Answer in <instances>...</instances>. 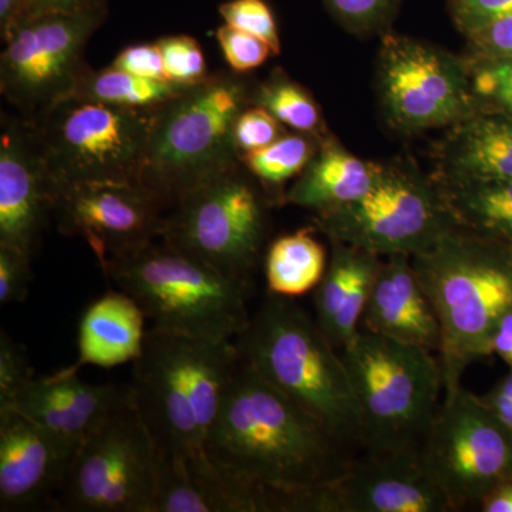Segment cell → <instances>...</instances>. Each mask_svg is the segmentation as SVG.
<instances>
[{
    "label": "cell",
    "mask_w": 512,
    "mask_h": 512,
    "mask_svg": "<svg viewBox=\"0 0 512 512\" xmlns=\"http://www.w3.org/2000/svg\"><path fill=\"white\" fill-rule=\"evenodd\" d=\"M328 269L316 288V323L336 349L342 350L362 330L363 313L382 268V256L330 241Z\"/></svg>",
    "instance_id": "21"
},
{
    "label": "cell",
    "mask_w": 512,
    "mask_h": 512,
    "mask_svg": "<svg viewBox=\"0 0 512 512\" xmlns=\"http://www.w3.org/2000/svg\"><path fill=\"white\" fill-rule=\"evenodd\" d=\"M187 89L168 80L146 79L123 72L114 66L101 70H93L89 66L69 97L99 101L123 109L156 110Z\"/></svg>",
    "instance_id": "27"
},
{
    "label": "cell",
    "mask_w": 512,
    "mask_h": 512,
    "mask_svg": "<svg viewBox=\"0 0 512 512\" xmlns=\"http://www.w3.org/2000/svg\"><path fill=\"white\" fill-rule=\"evenodd\" d=\"M340 353L362 413L367 450L421 447L444 394L436 353L363 329Z\"/></svg>",
    "instance_id": "7"
},
{
    "label": "cell",
    "mask_w": 512,
    "mask_h": 512,
    "mask_svg": "<svg viewBox=\"0 0 512 512\" xmlns=\"http://www.w3.org/2000/svg\"><path fill=\"white\" fill-rule=\"evenodd\" d=\"M480 399L512 431V370L501 377L490 392L480 394Z\"/></svg>",
    "instance_id": "41"
},
{
    "label": "cell",
    "mask_w": 512,
    "mask_h": 512,
    "mask_svg": "<svg viewBox=\"0 0 512 512\" xmlns=\"http://www.w3.org/2000/svg\"><path fill=\"white\" fill-rule=\"evenodd\" d=\"M342 447L239 357L207 441L217 466L271 494L282 512H315L320 488L349 464Z\"/></svg>",
    "instance_id": "1"
},
{
    "label": "cell",
    "mask_w": 512,
    "mask_h": 512,
    "mask_svg": "<svg viewBox=\"0 0 512 512\" xmlns=\"http://www.w3.org/2000/svg\"><path fill=\"white\" fill-rule=\"evenodd\" d=\"M165 212L140 183H90L57 192L53 218L63 235L83 238L103 266L160 239Z\"/></svg>",
    "instance_id": "16"
},
{
    "label": "cell",
    "mask_w": 512,
    "mask_h": 512,
    "mask_svg": "<svg viewBox=\"0 0 512 512\" xmlns=\"http://www.w3.org/2000/svg\"><path fill=\"white\" fill-rule=\"evenodd\" d=\"M163 56L165 80L177 86H197L208 79L207 62L200 43L192 36H164L157 40Z\"/></svg>",
    "instance_id": "32"
},
{
    "label": "cell",
    "mask_w": 512,
    "mask_h": 512,
    "mask_svg": "<svg viewBox=\"0 0 512 512\" xmlns=\"http://www.w3.org/2000/svg\"><path fill=\"white\" fill-rule=\"evenodd\" d=\"M376 90L384 121L400 134L448 128L477 110L466 59L393 32L382 35Z\"/></svg>",
    "instance_id": "12"
},
{
    "label": "cell",
    "mask_w": 512,
    "mask_h": 512,
    "mask_svg": "<svg viewBox=\"0 0 512 512\" xmlns=\"http://www.w3.org/2000/svg\"><path fill=\"white\" fill-rule=\"evenodd\" d=\"M437 183L460 227L512 247V178Z\"/></svg>",
    "instance_id": "26"
},
{
    "label": "cell",
    "mask_w": 512,
    "mask_h": 512,
    "mask_svg": "<svg viewBox=\"0 0 512 512\" xmlns=\"http://www.w3.org/2000/svg\"><path fill=\"white\" fill-rule=\"evenodd\" d=\"M288 131L268 110L259 106H248L239 114L234 127V143L239 157L251 151L261 150Z\"/></svg>",
    "instance_id": "35"
},
{
    "label": "cell",
    "mask_w": 512,
    "mask_h": 512,
    "mask_svg": "<svg viewBox=\"0 0 512 512\" xmlns=\"http://www.w3.org/2000/svg\"><path fill=\"white\" fill-rule=\"evenodd\" d=\"M329 15L356 36L390 32L402 0H322Z\"/></svg>",
    "instance_id": "30"
},
{
    "label": "cell",
    "mask_w": 512,
    "mask_h": 512,
    "mask_svg": "<svg viewBox=\"0 0 512 512\" xmlns=\"http://www.w3.org/2000/svg\"><path fill=\"white\" fill-rule=\"evenodd\" d=\"M451 19L464 36L512 15V0H447Z\"/></svg>",
    "instance_id": "37"
},
{
    "label": "cell",
    "mask_w": 512,
    "mask_h": 512,
    "mask_svg": "<svg viewBox=\"0 0 512 512\" xmlns=\"http://www.w3.org/2000/svg\"><path fill=\"white\" fill-rule=\"evenodd\" d=\"M328 264L326 249L311 229L282 235L266 251V288L271 295L299 298L316 291Z\"/></svg>",
    "instance_id": "25"
},
{
    "label": "cell",
    "mask_w": 512,
    "mask_h": 512,
    "mask_svg": "<svg viewBox=\"0 0 512 512\" xmlns=\"http://www.w3.org/2000/svg\"><path fill=\"white\" fill-rule=\"evenodd\" d=\"M239 363L234 340L214 342L148 330L134 362L131 402L161 457L207 453L229 380Z\"/></svg>",
    "instance_id": "3"
},
{
    "label": "cell",
    "mask_w": 512,
    "mask_h": 512,
    "mask_svg": "<svg viewBox=\"0 0 512 512\" xmlns=\"http://www.w3.org/2000/svg\"><path fill=\"white\" fill-rule=\"evenodd\" d=\"M76 451L28 417L0 410V511H18L59 490Z\"/></svg>",
    "instance_id": "19"
},
{
    "label": "cell",
    "mask_w": 512,
    "mask_h": 512,
    "mask_svg": "<svg viewBox=\"0 0 512 512\" xmlns=\"http://www.w3.org/2000/svg\"><path fill=\"white\" fill-rule=\"evenodd\" d=\"M478 508L483 512H512V476L495 485Z\"/></svg>",
    "instance_id": "45"
},
{
    "label": "cell",
    "mask_w": 512,
    "mask_h": 512,
    "mask_svg": "<svg viewBox=\"0 0 512 512\" xmlns=\"http://www.w3.org/2000/svg\"><path fill=\"white\" fill-rule=\"evenodd\" d=\"M421 450L456 508L478 507L512 476V431L464 387L444 397Z\"/></svg>",
    "instance_id": "14"
},
{
    "label": "cell",
    "mask_w": 512,
    "mask_h": 512,
    "mask_svg": "<svg viewBox=\"0 0 512 512\" xmlns=\"http://www.w3.org/2000/svg\"><path fill=\"white\" fill-rule=\"evenodd\" d=\"M111 66L146 79L165 80L163 56L157 42L124 47Z\"/></svg>",
    "instance_id": "40"
},
{
    "label": "cell",
    "mask_w": 512,
    "mask_h": 512,
    "mask_svg": "<svg viewBox=\"0 0 512 512\" xmlns=\"http://www.w3.org/2000/svg\"><path fill=\"white\" fill-rule=\"evenodd\" d=\"M234 342L247 365L342 446L363 443L362 413L342 353L298 305L269 296Z\"/></svg>",
    "instance_id": "4"
},
{
    "label": "cell",
    "mask_w": 512,
    "mask_h": 512,
    "mask_svg": "<svg viewBox=\"0 0 512 512\" xmlns=\"http://www.w3.org/2000/svg\"><path fill=\"white\" fill-rule=\"evenodd\" d=\"M249 101L252 106L268 110L296 133L309 134L320 140L329 134L318 101L282 70H275L265 82L252 86Z\"/></svg>",
    "instance_id": "29"
},
{
    "label": "cell",
    "mask_w": 512,
    "mask_h": 512,
    "mask_svg": "<svg viewBox=\"0 0 512 512\" xmlns=\"http://www.w3.org/2000/svg\"><path fill=\"white\" fill-rule=\"evenodd\" d=\"M220 15L225 25L247 32L264 40L281 55V37L271 6L265 0H228L220 6Z\"/></svg>",
    "instance_id": "33"
},
{
    "label": "cell",
    "mask_w": 512,
    "mask_h": 512,
    "mask_svg": "<svg viewBox=\"0 0 512 512\" xmlns=\"http://www.w3.org/2000/svg\"><path fill=\"white\" fill-rule=\"evenodd\" d=\"M362 329L439 352L440 325L412 256L384 258L363 313Z\"/></svg>",
    "instance_id": "20"
},
{
    "label": "cell",
    "mask_w": 512,
    "mask_h": 512,
    "mask_svg": "<svg viewBox=\"0 0 512 512\" xmlns=\"http://www.w3.org/2000/svg\"><path fill=\"white\" fill-rule=\"evenodd\" d=\"M382 164L349 153L336 138L320 140L318 151L285 195V204L323 214L359 200L375 185Z\"/></svg>",
    "instance_id": "24"
},
{
    "label": "cell",
    "mask_w": 512,
    "mask_h": 512,
    "mask_svg": "<svg viewBox=\"0 0 512 512\" xmlns=\"http://www.w3.org/2000/svg\"><path fill=\"white\" fill-rule=\"evenodd\" d=\"M32 258L18 249L0 245V305L22 303L32 282Z\"/></svg>",
    "instance_id": "38"
},
{
    "label": "cell",
    "mask_w": 512,
    "mask_h": 512,
    "mask_svg": "<svg viewBox=\"0 0 512 512\" xmlns=\"http://www.w3.org/2000/svg\"><path fill=\"white\" fill-rule=\"evenodd\" d=\"M154 111L66 97L30 119L56 194L90 183H140Z\"/></svg>",
    "instance_id": "8"
},
{
    "label": "cell",
    "mask_w": 512,
    "mask_h": 512,
    "mask_svg": "<svg viewBox=\"0 0 512 512\" xmlns=\"http://www.w3.org/2000/svg\"><path fill=\"white\" fill-rule=\"evenodd\" d=\"M320 488L315 512H446L457 510L421 447L367 450Z\"/></svg>",
    "instance_id": "15"
},
{
    "label": "cell",
    "mask_w": 512,
    "mask_h": 512,
    "mask_svg": "<svg viewBox=\"0 0 512 512\" xmlns=\"http://www.w3.org/2000/svg\"><path fill=\"white\" fill-rule=\"evenodd\" d=\"M146 313L123 291L101 295L84 309L77 329V369L136 362L146 346Z\"/></svg>",
    "instance_id": "23"
},
{
    "label": "cell",
    "mask_w": 512,
    "mask_h": 512,
    "mask_svg": "<svg viewBox=\"0 0 512 512\" xmlns=\"http://www.w3.org/2000/svg\"><path fill=\"white\" fill-rule=\"evenodd\" d=\"M251 90L238 73L210 74L154 111L140 184L165 211L192 188L241 163L234 127L251 106Z\"/></svg>",
    "instance_id": "6"
},
{
    "label": "cell",
    "mask_w": 512,
    "mask_h": 512,
    "mask_svg": "<svg viewBox=\"0 0 512 512\" xmlns=\"http://www.w3.org/2000/svg\"><path fill=\"white\" fill-rule=\"evenodd\" d=\"M109 9V0H30L29 16L46 12H87Z\"/></svg>",
    "instance_id": "42"
},
{
    "label": "cell",
    "mask_w": 512,
    "mask_h": 512,
    "mask_svg": "<svg viewBox=\"0 0 512 512\" xmlns=\"http://www.w3.org/2000/svg\"><path fill=\"white\" fill-rule=\"evenodd\" d=\"M215 37L225 62L234 73L251 72L261 67L269 57L275 56L272 47L264 40L229 25L221 26Z\"/></svg>",
    "instance_id": "34"
},
{
    "label": "cell",
    "mask_w": 512,
    "mask_h": 512,
    "mask_svg": "<svg viewBox=\"0 0 512 512\" xmlns=\"http://www.w3.org/2000/svg\"><path fill=\"white\" fill-rule=\"evenodd\" d=\"M30 0H0V37L3 40L18 26L23 19L28 18Z\"/></svg>",
    "instance_id": "44"
},
{
    "label": "cell",
    "mask_w": 512,
    "mask_h": 512,
    "mask_svg": "<svg viewBox=\"0 0 512 512\" xmlns=\"http://www.w3.org/2000/svg\"><path fill=\"white\" fill-rule=\"evenodd\" d=\"M471 59H512V15L467 36Z\"/></svg>",
    "instance_id": "39"
},
{
    "label": "cell",
    "mask_w": 512,
    "mask_h": 512,
    "mask_svg": "<svg viewBox=\"0 0 512 512\" xmlns=\"http://www.w3.org/2000/svg\"><path fill=\"white\" fill-rule=\"evenodd\" d=\"M491 355L500 357L512 370V308L495 325L491 336Z\"/></svg>",
    "instance_id": "43"
},
{
    "label": "cell",
    "mask_w": 512,
    "mask_h": 512,
    "mask_svg": "<svg viewBox=\"0 0 512 512\" xmlns=\"http://www.w3.org/2000/svg\"><path fill=\"white\" fill-rule=\"evenodd\" d=\"M412 261L439 320L448 397L468 367L493 356L495 325L512 308V247L458 225Z\"/></svg>",
    "instance_id": "2"
},
{
    "label": "cell",
    "mask_w": 512,
    "mask_h": 512,
    "mask_svg": "<svg viewBox=\"0 0 512 512\" xmlns=\"http://www.w3.org/2000/svg\"><path fill=\"white\" fill-rule=\"evenodd\" d=\"M104 275L136 299L154 329L187 338L227 342L247 328L248 285L156 239L113 256Z\"/></svg>",
    "instance_id": "5"
},
{
    "label": "cell",
    "mask_w": 512,
    "mask_h": 512,
    "mask_svg": "<svg viewBox=\"0 0 512 512\" xmlns=\"http://www.w3.org/2000/svg\"><path fill=\"white\" fill-rule=\"evenodd\" d=\"M160 454L130 400L83 441L59 488L60 510L154 512Z\"/></svg>",
    "instance_id": "11"
},
{
    "label": "cell",
    "mask_w": 512,
    "mask_h": 512,
    "mask_svg": "<svg viewBox=\"0 0 512 512\" xmlns=\"http://www.w3.org/2000/svg\"><path fill=\"white\" fill-rule=\"evenodd\" d=\"M477 110L512 116V59H468Z\"/></svg>",
    "instance_id": "31"
},
{
    "label": "cell",
    "mask_w": 512,
    "mask_h": 512,
    "mask_svg": "<svg viewBox=\"0 0 512 512\" xmlns=\"http://www.w3.org/2000/svg\"><path fill=\"white\" fill-rule=\"evenodd\" d=\"M53 207L55 191L35 128L25 117L2 116L0 245L33 258Z\"/></svg>",
    "instance_id": "17"
},
{
    "label": "cell",
    "mask_w": 512,
    "mask_h": 512,
    "mask_svg": "<svg viewBox=\"0 0 512 512\" xmlns=\"http://www.w3.org/2000/svg\"><path fill=\"white\" fill-rule=\"evenodd\" d=\"M441 183L510 180L512 178V116L476 110L448 127L437 147Z\"/></svg>",
    "instance_id": "22"
},
{
    "label": "cell",
    "mask_w": 512,
    "mask_h": 512,
    "mask_svg": "<svg viewBox=\"0 0 512 512\" xmlns=\"http://www.w3.org/2000/svg\"><path fill=\"white\" fill-rule=\"evenodd\" d=\"M320 138L303 133H286L261 150L239 157L255 178L269 205H285V185L296 180L318 151Z\"/></svg>",
    "instance_id": "28"
},
{
    "label": "cell",
    "mask_w": 512,
    "mask_h": 512,
    "mask_svg": "<svg viewBox=\"0 0 512 512\" xmlns=\"http://www.w3.org/2000/svg\"><path fill=\"white\" fill-rule=\"evenodd\" d=\"M313 224L329 241L382 258H413L458 227L436 178L406 160L382 164L375 185L362 198L315 215Z\"/></svg>",
    "instance_id": "9"
},
{
    "label": "cell",
    "mask_w": 512,
    "mask_h": 512,
    "mask_svg": "<svg viewBox=\"0 0 512 512\" xmlns=\"http://www.w3.org/2000/svg\"><path fill=\"white\" fill-rule=\"evenodd\" d=\"M269 202L242 163L184 194L164 215L160 239L249 284L268 229Z\"/></svg>",
    "instance_id": "10"
},
{
    "label": "cell",
    "mask_w": 512,
    "mask_h": 512,
    "mask_svg": "<svg viewBox=\"0 0 512 512\" xmlns=\"http://www.w3.org/2000/svg\"><path fill=\"white\" fill-rule=\"evenodd\" d=\"M79 370L72 365L55 375L33 377L9 407L74 451L130 400V386L87 383Z\"/></svg>",
    "instance_id": "18"
},
{
    "label": "cell",
    "mask_w": 512,
    "mask_h": 512,
    "mask_svg": "<svg viewBox=\"0 0 512 512\" xmlns=\"http://www.w3.org/2000/svg\"><path fill=\"white\" fill-rule=\"evenodd\" d=\"M109 9L28 16L3 40L0 93L20 116L33 119L72 94L89 64L83 55Z\"/></svg>",
    "instance_id": "13"
},
{
    "label": "cell",
    "mask_w": 512,
    "mask_h": 512,
    "mask_svg": "<svg viewBox=\"0 0 512 512\" xmlns=\"http://www.w3.org/2000/svg\"><path fill=\"white\" fill-rule=\"evenodd\" d=\"M28 353L5 330L0 335V410L9 409L25 384L32 380Z\"/></svg>",
    "instance_id": "36"
}]
</instances>
